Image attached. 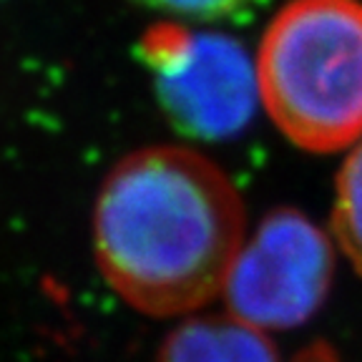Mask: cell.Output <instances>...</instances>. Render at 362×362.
I'll use <instances>...</instances> for the list:
<instances>
[{"instance_id":"1","label":"cell","mask_w":362,"mask_h":362,"mask_svg":"<svg viewBox=\"0 0 362 362\" xmlns=\"http://www.w3.org/2000/svg\"><path fill=\"white\" fill-rule=\"evenodd\" d=\"M247 239V211L224 169L187 146H146L106 174L93 252L121 300L151 317L192 315L221 294Z\"/></svg>"},{"instance_id":"2","label":"cell","mask_w":362,"mask_h":362,"mask_svg":"<svg viewBox=\"0 0 362 362\" xmlns=\"http://www.w3.org/2000/svg\"><path fill=\"white\" fill-rule=\"evenodd\" d=\"M262 106L294 146L312 153L362 139V3L289 0L257 56Z\"/></svg>"},{"instance_id":"3","label":"cell","mask_w":362,"mask_h":362,"mask_svg":"<svg viewBox=\"0 0 362 362\" xmlns=\"http://www.w3.org/2000/svg\"><path fill=\"white\" fill-rule=\"evenodd\" d=\"M139 53L153 76L161 111L189 139H232L262 101L257 66L229 35L166 21L146 28Z\"/></svg>"},{"instance_id":"4","label":"cell","mask_w":362,"mask_h":362,"mask_svg":"<svg viewBox=\"0 0 362 362\" xmlns=\"http://www.w3.org/2000/svg\"><path fill=\"white\" fill-rule=\"evenodd\" d=\"M334 249L327 234L297 209L262 219L226 274L221 297L229 317L272 332L307 322L332 284Z\"/></svg>"},{"instance_id":"5","label":"cell","mask_w":362,"mask_h":362,"mask_svg":"<svg viewBox=\"0 0 362 362\" xmlns=\"http://www.w3.org/2000/svg\"><path fill=\"white\" fill-rule=\"evenodd\" d=\"M158 362H279L267 332L234 317H192L166 334Z\"/></svg>"},{"instance_id":"6","label":"cell","mask_w":362,"mask_h":362,"mask_svg":"<svg viewBox=\"0 0 362 362\" xmlns=\"http://www.w3.org/2000/svg\"><path fill=\"white\" fill-rule=\"evenodd\" d=\"M332 237L357 274H362V139L350 148L337 174L332 204Z\"/></svg>"},{"instance_id":"7","label":"cell","mask_w":362,"mask_h":362,"mask_svg":"<svg viewBox=\"0 0 362 362\" xmlns=\"http://www.w3.org/2000/svg\"><path fill=\"white\" fill-rule=\"evenodd\" d=\"M141 3L161 13H169V16L214 21V18L234 16L242 8H247L252 0H141Z\"/></svg>"}]
</instances>
